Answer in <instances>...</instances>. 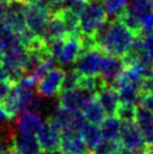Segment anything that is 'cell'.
<instances>
[{
  "label": "cell",
  "instance_id": "cell-14",
  "mask_svg": "<svg viewBox=\"0 0 153 154\" xmlns=\"http://www.w3.org/2000/svg\"><path fill=\"white\" fill-rule=\"evenodd\" d=\"M135 123L141 131L146 147L153 146V112L137 103L135 107Z\"/></svg>",
  "mask_w": 153,
  "mask_h": 154
},
{
  "label": "cell",
  "instance_id": "cell-28",
  "mask_svg": "<svg viewBox=\"0 0 153 154\" xmlns=\"http://www.w3.org/2000/svg\"><path fill=\"white\" fill-rule=\"evenodd\" d=\"M16 85H17L16 82L11 81L9 79L8 80H5V81H0V103L8 97L9 94L16 87Z\"/></svg>",
  "mask_w": 153,
  "mask_h": 154
},
{
  "label": "cell",
  "instance_id": "cell-10",
  "mask_svg": "<svg viewBox=\"0 0 153 154\" xmlns=\"http://www.w3.org/2000/svg\"><path fill=\"white\" fill-rule=\"evenodd\" d=\"M125 62L123 57L118 56H104L100 64V78L107 85L113 86L115 81L120 77L125 69Z\"/></svg>",
  "mask_w": 153,
  "mask_h": 154
},
{
  "label": "cell",
  "instance_id": "cell-15",
  "mask_svg": "<svg viewBox=\"0 0 153 154\" xmlns=\"http://www.w3.org/2000/svg\"><path fill=\"white\" fill-rule=\"evenodd\" d=\"M82 50V38L81 36L68 35L64 38L63 47L60 53L56 62L61 65H67L70 63H76L78 57L80 56Z\"/></svg>",
  "mask_w": 153,
  "mask_h": 154
},
{
  "label": "cell",
  "instance_id": "cell-2",
  "mask_svg": "<svg viewBox=\"0 0 153 154\" xmlns=\"http://www.w3.org/2000/svg\"><path fill=\"white\" fill-rule=\"evenodd\" d=\"M108 19L102 0H87L86 7L80 15L81 35L94 38L99 27Z\"/></svg>",
  "mask_w": 153,
  "mask_h": 154
},
{
  "label": "cell",
  "instance_id": "cell-34",
  "mask_svg": "<svg viewBox=\"0 0 153 154\" xmlns=\"http://www.w3.org/2000/svg\"><path fill=\"white\" fill-rule=\"evenodd\" d=\"M116 154H139V153H136V152H134V151H132V150H128L126 147H120V149L116 152Z\"/></svg>",
  "mask_w": 153,
  "mask_h": 154
},
{
  "label": "cell",
  "instance_id": "cell-38",
  "mask_svg": "<svg viewBox=\"0 0 153 154\" xmlns=\"http://www.w3.org/2000/svg\"><path fill=\"white\" fill-rule=\"evenodd\" d=\"M151 1V4H152V7H153V0H150Z\"/></svg>",
  "mask_w": 153,
  "mask_h": 154
},
{
  "label": "cell",
  "instance_id": "cell-27",
  "mask_svg": "<svg viewBox=\"0 0 153 154\" xmlns=\"http://www.w3.org/2000/svg\"><path fill=\"white\" fill-rule=\"evenodd\" d=\"M79 79H80V74L76 72V69L65 71L61 91H65V90H71V89H74V88H78Z\"/></svg>",
  "mask_w": 153,
  "mask_h": 154
},
{
  "label": "cell",
  "instance_id": "cell-12",
  "mask_svg": "<svg viewBox=\"0 0 153 154\" xmlns=\"http://www.w3.org/2000/svg\"><path fill=\"white\" fill-rule=\"evenodd\" d=\"M36 138L42 150H58L60 147V142H61V132L50 120L46 119V122L43 123L41 128L38 129Z\"/></svg>",
  "mask_w": 153,
  "mask_h": 154
},
{
  "label": "cell",
  "instance_id": "cell-19",
  "mask_svg": "<svg viewBox=\"0 0 153 154\" xmlns=\"http://www.w3.org/2000/svg\"><path fill=\"white\" fill-rule=\"evenodd\" d=\"M82 114L85 116L87 122H89L90 124L99 125L106 118V112L102 108L101 103L98 99L97 94L92 96L91 98L85 103V106L81 109Z\"/></svg>",
  "mask_w": 153,
  "mask_h": 154
},
{
  "label": "cell",
  "instance_id": "cell-29",
  "mask_svg": "<svg viewBox=\"0 0 153 154\" xmlns=\"http://www.w3.org/2000/svg\"><path fill=\"white\" fill-rule=\"evenodd\" d=\"M142 23V36L153 32V10L141 19Z\"/></svg>",
  "mask_w": 153,
  "mask_h": 154
},
{
  "label": "cell",
  "instance_id": "cell-4",
  "mask_svg": "<svg viewBox=\"0 0 153 154\" xmlns=\"http://www.w3.org/2000/svg\"><path fill=\"white\" fill-rule=\"evenodd\" d=\"M51 10L42 1L26 2L24 15L27 30L35 36H42L51 17Z\"/></svg>",
  "mask_w": 153,
  "mask_h": 154
},
{
  "label": "cell",
  "instance_id": "cell-36",
  "mask_svg": "<svg viewBox=\"0 0 153 154\" xmlns=\"http://www.w3.org/2000/svg\"><path fill=\"white\" fill-rule=\"evenodd\" d=\"M1 1H4V2H6V4H10V2H13V1H15V0H1Z\"/></svg>",
  "mask_w": 153,
  "mask_h": 154
},
{
  "label": "cell",
  "instance_id": "cell-20",
  "mask_svg": "<svg viewBox=\"0 0 153 154\" xmlns=\"http://www.w3.org/2000/svg\"><path fill=\"white\" fill-rule=\"evenodd\" d=\"M81 136L85 142L87 149L91 153L95 147L102 141V134L101 129L98 125L95 124H87L83 126V128L81 129Z\"/></svg>",
  "mask_w": 153,
  "mask_h": 154
},
{
  "label": "cell",
  "instance_id": "cell-32",
  "mask_svg": "<svg viewBox=\"0 0 153 154\" xmlns=\"http://www.w3.org/2000/svg\"><path fill=\"white\" fill-rule=\"evenodd\" d=\"M5 51V30L0 26V57Z\"/></svg>",
  "mask_w": 153,
  "mask_h": 154
},
{
  "label": "cell",
  "instance_id": "cell-21",
  "mask_svg": "<svg viewBox=\"0 0 153 154\" xmlns=\"http://www.w3.org/2000/svg\"><path fill=\"white\" fill-rule=\"evenodd\" d=\"M120 127H122V122L117 116H108L107 118H105L100 126L104 140L119 141Z\"/></svg>",
  "mask_w": 153,
  "mask_h": 154
},
{
  "label": "cell",
  "instance_id": "cell-11",
  "mask_svg": "<svg viewBox=\"0 0 153 154\" xmlns=\"http://www.w3.org/2000/svg\"><path fill=\"white\" fill-rule=\"evenodd\" d=\"M60 149L64 154H90L80 132L68 129L61 133Z\"/></svg>",
  "mask_w": 153,
  "mask_h": 154
},
{
  "label": "cell",
  "instance_id": "cell-3",
  "mask_svg": "<svg viewBox=\"0 0 153 154\" xmlns=\"http://www.w3.org/2000/svg\"><path fill=\"white\" fill-rule=\"evenodd\" d=\"M0 62L8 73L9 80L18 83L28 71L30 55L23 46L8 48L4 51Z\"/></svg>",
  "mask_w": 153,
  "mask_h": 154
},
{
  "label": "cell",
  "instance_id": "cell-24",
  "mask_svg": "<svg viewBox=\"0 0 153 154\" xmlns=\"http://www.w3.org/2000/svg\"><path fill=\"white\" fill-rule=\"evenodd\" d=\"M119 141H109L102 140L90 154H116V152L122 147Z\"/></svg>",
  "mask_w": 153,
  "mask_h": 154
},
{
  "label": "cell",
  "instance_id": "cell-23",
  "mask_svg": "<svg viewBox=\"0 0 153 154\" xmlns=\"http://www.w3.org/2000/svg\"><path fill=\"white\" fill-rule=\"evenodd\" d=\"M130 15L136 18H142L153 10L152 4L150 0H128L124 9Z\"/></svg>",
  "mask_w": 153,
  "mask_h": 154
},
{
  "label": "cell",
  "instance_id": "cell-17",
  "mask_svg": "<svg viewBox=\"0 0 153 154\" xmlns=\"http://www.w3.org/2000/svg\"><path fill=\"white\" fill-rule=\"evenodd\" d=\"M17 131L20 135H34L37 134L38 129L42 126L41 116L37 112L24 111L17 116L16 119Z\"/></svg>",
  "mask_w": 153,
  "mask_h": 154
},
{
  "label": "cell",
  "instance_id": "cell-8",
  "mask_svg": "<svg viewBox=\"0 0 153 154\" xmlns=\"http://www.w3.org/2000/svg\"><path fill=\"white\" fill-rule=\"evenodd\" d=\"M65 71L61 68H52L37 83V94L44 98H52L61 92Z\"/></svg>",
  "mask_w": 153,
  "mask_h": 154
},
{
  "label": "cell",
  "instance_id": "cell-25",
  "mask_svg": "<svg viewBox=\"0 0 153 154\" xmlns=\"http://www.w3.org/2000/svg\"><path fill=\"white\" fill-rule=\"evenodd\" d=\"M127 1L128 0H102L107 16L116 18L125 9Z\"/></svg>",
  "mask_w": 153,
  "mask_h": 154
},
{
  "label": "cell",
  "instance_id": "cell-7",
  "mask_svg": "<svg viewBox=\"0 0 153 154\" xmlns=\"http://www.w3.org/2000/svg\"><path fill=\"white\" fill-rule=\"evenodd\" d=\"M102 53L97 46L88 50H82L80 56L76 61V71L80 75L96 77L99 73L102 60Z\"/></svg>",
  "mask_w": 153,
  "mask_h": 154
},
{
  "label": "cell",
  "instance_id": "cell-1",
  "mask_svg": "<svg viewBox=\"0 0 153 154\" xmlns=\"http://www.w3.org/2000/svg\"><path fill=\"white\" fill-rule=\"evenodd\" d=\"M135 35L117 18H108L94 36L96 46L102 54L124 57L132 46Z\"/></svg>",
  "mask_w": 153,
  "mask_h": 154
},
{
  "label": "cell",
  "instance_id": "cell-39",
  "mask_svg": "<svg viewBox=\"0 0 153 154\" xmlns=\"http://www.w3.org/2000/svg\"><path fill=\"white\" fill-rule=\"evenodd\" d=\"M2 124H5V123H2ZM2 124H1V123H0V126H1V125H2Z\"/></svg>",
  "mask_w": 153,
  "mask_h": 154
},
{
  "label": "cell",
  "instance_id": "cell-26",
  "mask_svg": "<svg viewBox=\"0 0 153 154\" xmlns=\"http://www.w3.org/2000/svg\"><path fill=\"white\" fill-rule=\"evenodd\" d=\"M135 107L136 105H125L120 103L119 105L116 116L119 118V120L124 122H135Z\"/></svg>",
  "mask_w": 153,
  "mask_h": 154
},
{
  "label": "cell",
  "instance_id": "cell-37",
  "mask_svg": "<svg viewBox=\"0 0 153 154\" xmlns=\"http://www.w3.org/2000/svg\"><path fill=\"white\" fill-rule=\"evenodd\" d=\"M143 154H151V153H149L148 151H145V152H144V153H143Z\"/></svg>",
  "mask_w": 153,
  "mask_h": 154
},
{
  "label": "cell",
  "instance_id": "cell-13",
  "mask_svg": "<svg viewBox=\"0 0 153 154\" xmlns=\"http://www.w3.org/2000/svg\"><path fill=\"white\" fill-rule=\"evenodd\" d=\"M95 96V94H94ZM92 96L88 94L83 90L79 88H74L71 90L61 91L58 94L59 98V106L69 110H81L85 103L91 98Z\"/></svg>",
  "mask_w": 153,
  "mask_h": 154
},
{
  "label": "cell",
  "instance_id": "cell-22",
  "mask_svg": "<svg viewBox=\"0 0 153 154\" xmlns=\"http://www.w3.org/2000/svg\"><path fill=\"white\" fill-rule=\"evenodd\" d=\"M41 146L34 135H19L16 140L17 154H42Z\"/></svg>",
  "mask_w": 153,
  "mask_h": 154
},
{
  "label": "cell",
  "instance_id": "cell-5",
  "mask_svg": "<svg viewBox=\"0 0 153 154\" xmlns=\"http://www.w3.org/2000/svg\"><path fill=\"white\" fill-rule=\"evenodd\" d=\"M34 96L35 94L32 89L23 88L17 83L8 97L0 103V107L10 119H13L14 117L28 109Z\"/></svg>",
  "mask_w": 153,
  "mask_h": 154
},
{
  "label": "cell",
  "instance_id": "cell-31",
  "mask_svg": "<svg viewBox=\"0 0 153 154\" xmlns=\"http://www.w3.org/2000/svg\"><path fill=\"white\" fill-rule=\"evenodd\" d=\"M142 92H148V94H153V78L145 79L143 83V89Z\"/></svg>",
  "mask_w": 153,
  "mask_h": 154
},
{
  "label": "cell",
  "instance_id": "cell-9",
  "mask_svg": "<svg viewBox=\"0 0 153 154\" xmlns=\"http://www.w3.org/2000/svg\"><path fill=\"white\" fill-rule=\"evenodd\" d=\"M120 144L128 150H132L139 154L146 151V145L135 122H124L120 127Z\"/></svg>",
  "mask_w": 153,
  "mask_h": 154
},
{
  "label": "cell",
  "instance_id": "cell-18",
  "mask_svg": "<svg viewBox=\"0 0 153 154\" xmlns=\"http://www.w3.org/2000/svg\"><path fill=\"white\" fill-rule=\"evenodd\" d=\"M97 97L101 103L104 110L108 116H116L120 101L117 90L113 86L106 85L97 92Z\"/></svg>",
  "mask_w": 153,
  "mask_h": 154
},
{
  "label": "cell",
  "instance_id": "cell-33",
  "mask_svg": "<svg viewBox=\"0 0 153 154\" xmlns=\"http://www.w3.org/2000/svg\"><path fill=\"white\" fill-rule=\"evenodd\" d=\"M8 73H7V71L4 68V65L1 64V62H0V81H5V80H8Z\"/></svg>",
  "mask_w": 153,
  "mask_h": 154
},
{
  "label": "cell",
  "instance_id": "cell-16",
  "mask_svg": "<svg viewBox=\"0 0 153 154\" xmlns=\"http://www.w3.org/2000/svg\"><path fill=\"white\" fill-rule=\"evenodd\" d=\"M68 35L67 26L64 23L62 15H61V9L51 14V17L48 19L46 27L44 29L42 37L45 42H51L53 39L64 38Z\"/></svg>",
  "mask_w": 153,
  "mask_h": 154
},
{
  "label": "cell",
  "instance_id": "cell-30",
  "mask_svg": "<svg viewBox=\"0 0 153 154\" xmlns=\"http://www.w3.org/2000/svg\"><path fill=\"white\" fill-rule=\"evenodd\" d=\"M143 47L150 60L153 62V32L143 36Z\"/></svg>",
  "mask_w": 153,
  "mask_h": 154
},
{
  "label": "cell",
  "instance_id": "cell-35",
  "mask_svg": "<svg viewBox=\"0 0 153 154\" xmlns=\"http://www.w3.org/2000/svg\"><path fill=\"white\" fill-rule=\"evenodd\" d=\"M42 154H64L61 150H51V151H44Z\"/></svg>",
  "mask_w": 153,
  "mask_h": 154
},
{
  "label": "cell",
  "instance_id": "cell-6",
  "mask_svg": "<svg viewBox=\"0 0 153 154\" xmlns=\"http://www.w3.org/2000/svg\"><path fill=\"white\" fill-rule=\"evenodd\" d=\"M25 5L26 1L24 0H15L8 4L7 11L0 20V25L6 32L20 36L27 30L24 15Z\"/></svg>",
  "mask_w": 153,
  "mask_h": 154
}]
</instances>
